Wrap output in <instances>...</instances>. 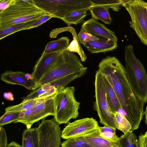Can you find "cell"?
I'll return each instance as SVG.
<instances>
[{
	"label": "cell",
	"mask_w": 147,
	"mask_h": 147,
	"mask_svg": "<svg viewBox=\"0 0 147 147\" xmlns=\"http://www.w3.org/2000/svg\"><path fill=\"white\" fill-rule=\"evenodd\" d=\"M100 71L107 78L113 87L121 107L124 116L130 124L131 131L139 127L144 115L145 103L134 93L127 77L126 69L118 59L104 63Z\"/></svg>",
	"instance_id": "6da1fadb"
},
{
	"label": "cell",
	"mask_w": 147,
	"mask_h": 147,
	"mask_svg": "<svg viewBox=\"0 0 147 147\" xmlns=\"http://www.w3.org/2000/svg\"><path fill=\"white\" fill-rule=\"evenodd\" d=\"M87 68L74 53L61 52L47 72L37 83V89L51 82L57 89L65 88L74 80L84 76Z\"/></svg>",
	"instance_id": "7a4b0ae2"
},
{
	"label": "cell",
	"mask_w": 147,
	"mask_h": 147,
	"mask_svg": "<svg viewBox=\"0 0 147 147\" xmlns=\"http://www.w3.org/2000/svg\"><path fill=\"white\" fill-rule=\"evenodd\" d=\"M46 14L35 6L33 0H11L8 7L0 12V30L36 20Z\"/></svg>",
	"instance_id": "3957f363"
},
{
	"label": "cell",
	"mask_w": 147,
	"mask_h": 147,
	"mask_svg": "<svg viewBox=\"0 0 147 147\" xmlns=\"http://www.w3.org/2000/svg\"><path fill=\"white\" fill-rule=\"evenodd\" d=\"M124 50L127 78L137 97L145 103L147 102V74L145 69L135 54L133 46L126 45Z\"/></svg>",
	"instance_id": "277c9868"
},
{
	"label": "cell",
	"mask_w": 147,
	"mask_h": 147,
	"mask_svg": "<svg viewBox=\"0 0 147 147\" xmlns=\"http://www.w3.org/2000/svg\"><path fill=\"white\" fill-rule=\"evenodd\" d=\"M73 86H67L57 90L53 96L55 115L54 117L59 124L69 123L71 119L79 116L80 102L76 99Z\"/></svg>",
	"instance_id": "5b68a950"
},
{
	"label": "cell",
	"mask_w": 147,
	"mask_h": 147,
	"mask_svg": "<svg viewBox=\"0 0 147 147\" xmlns=\"http://www.w3.org/2000/svg\"><path fill=\"white\" fill-rule=\"evenodd\" d=\"M35 6L53 17L62 20L73 11L88 9L90 6L88 0H33Z\"/></svg>",
	"instance_id": "8992f818"
},
{
	"label": "cell",
	"mask_w": 147,
	"mask_h": 147,
	"mask_svg": "<svg viewBox=\"0 0 147 147\" xmlns=\"http://www.w3.org/2000/svg\"><path fill=\"white\" fill-rule=\"evenodd\" d=\"M131 19L129 22L141 42L147 46V2L142 0H123Z\"/></svg>",
	"instance_id": "52a82bcc"
},
{
	"label": "cell",
	"mask_w": 147,
	"mask_h": 147,
	"mask_svg": "<svg viewBox=\"0 0 147 147\" xmlns=\"http://www.w3.org/2000/svg\"><path fill=\"white\" fill-rule=\"evenodd\" d=\"M94 98V109L97 113L100 122L105 126L116 129L114 114L110 107L107 96L106 90L101 74L97 70L95 75Z\"/></svg>",
	"instance_id": "ba28073f"
},
{
	"label": "cell",
	"mask_w": 147,
	"mask_h": 147,
	"mask_svg": "<svg viewBox=\"0 0 147 147\" xmlns=\"http://www.w3.org/2000/svg\"><path fill=\"white\" fill-rule=\"evenodd\" d=\"M53 96L48 98L33 107L21 112L18 119L13 123H21L30 129L35 123L50 115L54 116Z\"/></svg>",
	"instance_id": "9c48e42d"
},
{
	"label": "cell",
	"mask_w": 147,
	"mask_h": 147,
	"mask_svg": "<svg viewBox=\"0 0 147 147\" xmlns=\"http://www.w3.org/2000/svg\"><path fill=\"white\" fill-rule=\"evenodd\" d=\"M54 118L43 119L37 127L39 147H59L61 131Z\"/></svg>",
	"instance_id": "30bf717a"
},
{
	"label": "cell",
	"mask_w": 147,
	"mask_h": 147,
	"mask_svg": "<svg viewBox=\"0 0 147 147\" xmlns=\"http://www.w3.org/2000/svg\"><path fill=\"white\" fill-rule=\"evenodd\" d=\"M97 121L92 117H87L69 122L61 132V137L64 139L82 136L97 128Z\"/></svg>",
	"instance_id": "8fae6325"
},
{
	"label": "cell",
	"mask_w": 147,
	"mask_h": 147,
	"mask_svg": "<svg viewBox=\"0 0 147 147\" xmlns=\"http://www.w3.org/2000/svg\"><path fill=\"white\" fill-rule=\"evenodd\" d=\"M0 78L7 84L20 85L32 91L37 89V84L33 79L31 74L8 70L2 74Z\"/></svg>",
	"instance_id": "7c38bea8"
},
{
	"label": "cell",
	"mask_w": 147,
	"mask_h": 147,
	"mask_svg": "<svg viewBox=\"0 0 147 147\" xmlns=\"http://www.w3.org/2000/svg\"><path fill=\"white\" fill-rule=\"evenodd\" d=\"M81 30L98 38L117 41V38L113 31L92 18L83 23Z\"/></svg>",
	"instance_id": "4fadbf2b"
},
{
	"label": "cell",
	"mask_w": 147,
	"mask_h": 147,
	"mask_svg": "<svg viewBox=\"0 0 147 147\" xmlns=\"http://www.w3.org/2000/svg\"><path fill=\"white\" fill-rule=\"evenodd\" d=\"M61 52L41 54L36 62L31 74L33 79L37 84L49 69Z\"/></svg>",
	"instance_id": "5bb4252c"
},
{
	"label": "cell",
	"mask_w": 147,
	"mask_h": 147,
	"mask_svg": "<svg viewBox=\"0 0 147 147\" xmlns=\"http://www.w3.org/2000/svg\"><path fill=\"white\" fill-rule=\"evenodd\" d=\"M98 38L97 40L88 42L83 45L92 53H105L112 51L117 47V42L102 38Z\"/></svg>",
	"instance_id": "9a60e30c"
},
{
	"label": "cell",
	"mask_w": 147,
	"mask_h": 147,
	"mask_svg": "<svg viewBox=\"0 0 147 147\" xmlns=\"http://www.w3.org/2000/svg\"><path fill=\"white\" fill-rule=\"evenodd\" d=\"M82 136L91 147H118V143L110 142L100 137L98 127Z\"/></svg>",
	"instance_id": "2e32d148"
},
{
	"label": "cell",
	"mask_w": 147,
	"mask_h": 147,
	"mask_svg": "<svg viewBox=\"0 0 147 147\" xmlns=\"http://www.w3.org/2000/svg\"><path fill=\"white\" fill-rule=\"evenodd\" d=\"M57 91L55 87L51 86L49 83L45 84L23 97V100L47 98L54 96Z\"/></svg>",
	"instance_id": "e0dca14e"
},
{
	"label": "cell",
	"mask_w": 147,
	"mask_h": 147,
	"mask_svg": "<svg viewBox=\"0 0 147 147\" xmlns=\"http://www.w3.org/2000/svg\"><path fill=\"white\" fill-rule=\"evenodd\" d=\"M101 74L105 84L107 98L110 109L114 113L118 112L121 108L116 93L106 77Z\"/></svg>",
	"instance_id": "ac0fdd59"
},
{
	"label": "cell",
	"mask_w": 147,
	"mask_h": 147,
	"mask_svg": "<svg viewBox=\"0 0 147 147\" xmlns=\"http://www.w3.org/2000/svg\"><path fill=\"white\" fill-rule=\"evenodd\" d=\"M69 38L62 36L55 40L49 42L46 46L42 54L45 55L66 50L69 45Z\"/></svg>",
	"instance_id": "d6986e66"
},
{
	"label": "cell",
	"mask_w": 147,
	"mask_h": 147,
	"mask_svg": "<svg viewBox=\"0 0 147 147\" xmlns=\"http://www.w3.org/2000/svg\"><path fill=\"white\" fill-rule=\"evenodd\" d=\"M22 147H39L37 127L26 128L22 135Z\"/></svg>",
	"instance_id": "ffe728a7"
},
{
	"label": "cell",
	"mask_w": 147,
	"mask_h": 147,
	"mask_svg": "<svg viewBox=\"0 0 147 147\" xmlns=\"http://www.w3.org/2000/svg\"><path fill=\"white\" fill-rule=\"evenodd\" d=\"M109 9L100 6L91 7L89 10L92 18L96 20H100L105 24L109 25L112 20L109 13Z\"/></svg>",
	"instance_id": "44dd1931"
},
{
	"label": "cell",
	"mask_w": 147,
	"mask_h": 147,
	"mask_svg": "<svg viewBox=\"0 0 147 147\" xmlns=\"http://www.w3.org/2000/svg\"><path fill=\"white\" fill-rule=\"evenodd\" d=\"M88 10H77L67 14L62 20L68 26L84 23Z\"/></svg>",
	"instance_id": "7402d4cb"
},
{
	"label": "cell",
	"mask_w": 147,
	"mask_h": 147,
	"mask_svg": "<svg viewBox=\"0 0 147 147\" xmlns=\"http://www.w3.org/2000/svg\"><path fill=\"white\" fill-rule=\"evenodd\" d=\"M47 98L23 100L18 105L6 107L5 109V112H21L33 107Z\"/></svg>",
	"instance_id": "603a6c76"
},
{
	"label": "cell",
	"mask_w": 147,
	"mask_h": 147,
	"mask_svg": "<svg viewBox=\"0 0 147 147\" xmlns=\"http://www.w3.org/2000/svg\"><path fill=\"white\" fill-rule=\"evenodd\" d=\"M118 147H139L137 137L129 130L119 138Z\"/></svg>",
	"instance_id": "cb8c5ba5"
},
{
	"label": "cell",
	"mask_w": 147,
	"mask_h": 147,
	"mask_svg": "<svg viewBox=\"0 0 147 147\" xmlns=\"http://www.w3.org/2000/svg\"><path fill=\"white\" fill-rule=\"evenodd\" d=\"M36 20L17 24L0 30V39L1 40L16 32L28 30L29 26Z\"/></svg>",
	"instance_id": "d4e9b609"
},
{
	"label": "cell",
	"mask_w": 147,
	"mask_h": 147,
	"mask_svg": "<svg viewBox=\"0 0 147 147\" xmlns=\"http://www.w3.org/2000/svg\"><path fill=\"white\" fill-rule=\"evenodd\" d=\"M72 35L73 40L69 44L66 50L70 52L77 53L79 55L81 61L84 62L87 59V56L80 45L76 32H75Z\"/></svg>",
	"instance_id": "484cf974"
},
{
	"label": "cell",
	"mask_w": 147,
	"mask_h": 147,
	"mask_svg": "<svg viewBox=\"0 0 147 147\" xmlns=\"http://www.w3.org/2000/svg\"><path fill=\"white\" fill-rule=\"evenodd\" d=\"M98 129L100 137L110 142L118 143L119 137L116 134V129L105 126H98Z\"/></svg>",
	"instance_id": "4316f807"
},
{
	"label": "cell",
	"mask_w": 147,
	"mask_h": 147,
	"mask_svg": "<svg viewBox=\"0 0 147 147\" xmlns=\"http://www.w3.org/2000/svg\"><path fill=\"white\" fill-rule=\"evenodd\" d=\"M114 114L115 124L116 129L121 131L124 134L131 130V126L130 124L123 115L118 112Z\"/></svg>",
	"instance_id": "83f0119b"
},
{
	"label": "cell",
	"mask_w": 147,
	"mask_h": 147,
	"mask_svg": "<svg viewBox=\"0 0 147 147\" xmlns=\"http://www.w3.org/2000/svg\"><path fill=\"white\" fill-rule=\"evenodd\" d=\"M61 147H91L82 136L71 137L61 143Z\"/></svg>",
	"instance_id": "f1b7e54d"
},
{
	"label": "cell",
	"mask_w": 147,
	"mask_h": 147,
	"mask_svg": "<svg viewBox=\"0 0 147 147\" xmlns=\"http://www.w3.org/2000/svg\"><path fill=\"white\" fill-rule=\"evenodd\" d=\"M93 6H100L109 9H111L117 12L120 9L122 0H92Z\"/></svg>",
	"instance_id": "f546056e"
},
{
	"label": "cell",
	"mask_w": 147,
	"mask_h": 147,
	"mask_svg": "<svg viewBox=\"0 0 147 147\" xmlns=\"http://www.w3.org/2000/svg\"><path fill=\"white\" fill-rule=\"evenodd\" d=\"M21 112H5L0 118V125H3L14 122L19 118Z\"/></svg>",
	"instance_id": "4dcf8cb0"
},
{
	"label": "cell",
	"mask_w": 147,
	"mask_h": 147,
	"mask_svg": "<svg viewBox=\"0 0 147 147\" xmlns=\"http://www.w3.org/2000/svg\"><path fill=\"white\" fill-rule=\"evenodd\" d=\"M78 36L80 43L83 45L88 42L97 40L99 39L98 38L81 30L79 32Z\"/></svg>",
	"instance_id": "1f68e13d"
},
{
	"label": "cell",
	"mask_w": 147,
	"mask_h": 147,
	"mask_svg": "<svg viewBox=\"0 0 147 147\" xmlns=\"http://www.w3.org/2000/svg\"><path fill=\"white\" fill-rule=\"evenodd\" d=\"M76 30L71 27H67L56 28L52 30L50 34V37L51 38H56L57 35L61 33L68 31L71 34L74 33Z\"/></svg>",
	"instance_id": "d6a6232c"
},
{
	"label": "cell",
	"mask_w": 147,
	"mask_h": 147,
	"mask_svg": "<svg viewBox=\"0 0 147 147\" xmlns=\"http://www.w3.org/2000/svg\"><path fill=\"white\" fill-rule=\"evenodd\" d=\"M52 18H53L52 16L47 13L38 19L36 20L29 26L28 29L36 28L45 23Z\"/></svg>",
	"instance_id": "836d02e7"
},
{
	"label": "cell",
	"mask_w": 147,
	"mask_h": 147,
	"mask_svg": "<svg viewBox=\"0 0 147 147\" xmlns=\"http://www.w3.org/2000/svg\"><path fill=\"white\" fill-rule=\"evenodd\" d=\"M7 137L3 126L0 125V147H7Z\"/></svg>",
	"instance_id": "e575fe53"
},
{
	"label": "cell",
	"mask_w": 147,
	"mask_h": 147,
	"mask_svg": "<svg viewBox=\"0 0 147 147\" xmlns=\"http://www.w3.org/2000/svg\"><path fill=\"white\" fill-rule=\"evenodd\" d=\"M138 141L139 147H147V131L139 136Z\"/></svg>",
	"instance_id": "d590c367"
},
{
	"label": "cell",
	"mask_w": 147,
	"mask_h": 147,
	"mask_svg": "<svg viewBox=\"0 0 147 147\" xmlns=\"http://www.w3.org/2000/svg\"><path fill=\"white\" fill-rule=\"evenodd\" d=\"M11 0H0V12L7 8L9 6Z\"/></svg>",
	"instance_id": "8d00e7d4"
},
{
	"label": "cell",
	"mask_w": 147,
	"mask_h": 147,
	"mask_svg": "<svg viewBox=\"0 0 147 147\" xmlns=\"http://www.w3.org/2000/svg\"><path fill=\"white\" fill-rule=\"evenodd\" d=\"M3 96L5 98L9 100H13L14 99L13 94L10 92L4 93Z\"/></svg>",
	"instance_id": "74e56055"
},
{
	"label": "cell",
	"mask_w": 147,
	"mask_h": 147,
	"mask_svg": "<svg viewBox=\"0 0 147 147\" xmlns=\"http://www.w3.org/2000/svg\"><path fill=\"white\" fill-rule=\"evenodd\" d=\"M7 147H22V145H20L16 142L12 141L7 145Z\"/></svg>",
	"instance_id": "f35d334b"
},
{
	"label": "cell",
	"mask_w": 147,
	"mask_h": 147,
	"mask_svg": "<svg viewBox=\"0 0 147 147\" xmlns=\"http://www.w3.org/2000/svg\"><path fill=\"white\" fill-rule=\"evenodd\" d=\"M145 115V123L147 125V105L146 108V109L144 112V115Z\"/></svg>",
	"instance_id": "ab89813d"
},
{
	"label": "cell",
	"mask_w": 147,
	"mask_h": 147,
	"mask_svg": "<svg viewBox=\"0 0 147 147\" xmlns=\"http://www.w3.org/2000/svg\"><path fill=\"white\" fill-rule=\"evenodd\" d=\"M146 31H147V25L146 26Z\"/></svg>",
	"instance_id": "60d3db41"
}]
</instances>
